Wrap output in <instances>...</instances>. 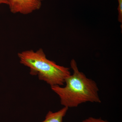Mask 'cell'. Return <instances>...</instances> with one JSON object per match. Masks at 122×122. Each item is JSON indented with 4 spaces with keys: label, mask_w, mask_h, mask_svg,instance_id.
<instances>
[{
    "label": "cell",
    "mask_w": 122,
    "mask_h": 122,
    "mask_svg": "<svg viewBox=\"0 0 122 122\" xmlns=\"http://www.w3.org/2000/svg\"><path fill=\"white\" fill-rule=\"evenodd\" d=\"M70 66L73 73L66 79L65 86H51L59 96L61 105L69 108L77 107L87 102L100 103L99 90L96 82L79 71L74 59L71 61Z\"/></svg>",
    "instance_id": "1"
},
{
    "label": "cell",
    "mask_w": 122,
    "mask_h": 122,
    "mask_svg": "<svg viewBox=\"0 0 122 122\" xmlns=\"http://www.w3.org/2000/svg\"><path fill=\"white\" fill-rule=\"evenodd\" d=\"M18 56L20 63L29 68L31 75H37L39 80L51 86H63L66 79L71 74L70 68L57 65L47 58L41 48L36 51H22Z\"/></svg>",
    "instance_id": "2"
},
{
    "label": "cell",
    "mask_w": 122,
    "mask_h": 122,
    "mask_svg": "<svg viewBox=\"0 0 122 122\" xmlns=\"http://www.w3.org/2000/svg\"><path fill=\"white\" fill-rule=\"evenodd\" d=\"M42 1V0H8V5L12 13L27 15L41 8Z\"/></svg>",
    "instance_id": "3"
},
{
    "label": "cell",
    "mask_w": 122,
    "mask_h": 122,
    "mask_svg": "<svg viewBox=\"0 0 122 122\" xmlns=\"http://www.w3.org/2000/svg\"><path fill=\"white\" fill-rule=\"evenodd\" d=\"M69 108L63 107L62 109L55 112H48L45 119L41 122H63V118L65 116Z\"/></svg>",
    "instance_id": "4"
},
{
    "label": "cell",
    "mask_w": 122,
    "mask_h": 122,
    "mask_svg": "<svg viewBox=\"0 0 122 122\" xmlns=\"http://www.w3.org/2000/svg\"><path fill=\"white\" fill-rule=\"evenodd\" d=\"M82 122H109L107 120H104L101 118H96L90 117L86 119Z\"/></svg>",
    "instance_id": "5"
},
{
    "label": "cell",
    "mask_w": 122,
    "mask_h": 122,
    "mask_svg": "<svg viewBox=\"0 0 122 122\" xmlns=\"http://www.w3.org/2000/svg\"><path fill=\"white\" fill-rule=\"evenodd\" d=\"M118 20L120 23L122 22V0H118Z\"/></svg>",
    "instance_id": "6"
},
{
    "label": "cell",
    "mask_w": 122,
    "mask_h": 122,
    "mask_svg": "<svg viewBox=\"0 0 122 122\" xmlns=\"http://www.w3.org/2000/svg\"><path fill=\"white\" fill-rule=\"evenodd\" d=\"M9 5L8 0H0V5L1 4Z\"/></svg>",
    "instance_id": "7"
},
{
    "label": "cell",
    "mask_w": 122,
    "mask_h": 122,
    "mask_svg": "<svg viewBox=\"0 0 122 122\" xmlns=\"http://www.w3.org/2000/svg\"><path fill=\"white\" fill-rule=\"evenodd\" d=\"M42 0L43 1L44 0Z\"/></svg>",
    "instance_id": "8"
}]
</instances>
